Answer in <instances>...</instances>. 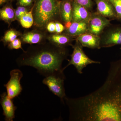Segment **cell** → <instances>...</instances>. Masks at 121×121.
Segmentation results:
<instances>
[{"mask_svg":"<svg viewBox=\"0 0 121 121\" xmlns=\"http://www.w3.org/2000/svg\"><path fill=\"white\" fill-rule=\"evenodd\" d=\"M69 120L121 121V59L111 63L107 77L99 88L76 98L65 97Z\"/></svg>","mask_w":121,"mask_h":121,"instance_id":"6da1fadb","label":"cell"},{"mask_svg":"<svg viewBox=\"0 0 121 121\" xmlns=\"http://www.w3.org/2000/svg\"><path fill=\"white\" fill-rule=\"evenodd\" d=\"M17 60L19 66H30L45 77L51 75L65 76L63 61L66 58L64 48L52 45H41L29 49Z\"/></svg>","mask_w":121,"mask_h":121,"instance_id":"7a4b0ae2","label":"cell"},{"mask_svg":"<svg viewBox=\"0 0 121 121\" xmlns=\"http://www.w3.org/2000/svg\"><path fill=\"white\" fill-rule=\"evenodd\" d=\"M60 2L58 0H35L33 7L34 22L43 27L60 14Z\"/></svg>","mask_w":121,"mask_h":121,"instance_id":"3957f363","label":"cell"},{"mask_svg":"<svg viewBox=\"0 0 121 121\" xmlns=\"http://www.w3.org/2000/svg\"><path fill=\"white\" fill-rule=\"evenodd\" d=\"M73 52L71 55V59L67 65L63 68L64 70L71 65L75 67L79 74L83 73V70L87 65L93 64H100L99 61L91 59L85 54L83 50V47L77 41L74 45L72 46Z\"/></svg>","mask_w":121,"mask_h":121,"instance_id":"277c9868","label":"cell"},{"mask_svg":"<svg viewBox=\"0 0 121 121\" xmlns=\"http://www.w3.org/2000/svg\"><path fill=\"white\" fill-rule=\"evenodd\" d=\"M11 78L4 86L6 88L8 96L13 99L19 95L22 91L20 81L23 77L22 72L18 69H14L10 72Z\"/></svg>","mask_w":121,"mask_h":121,"instance_id":"5b68a950","label":"cell"},{"mask_svg":"<svg viewBox=\"0 0 121 121\" xmlns=\"http://www.w3.org/2000/svg\"><path fill=\"white\" fill-rule=\"evenodd\" d=\"M65 79V76L51 75L45 77L43 83L48 87L52 93L63 101L66 97L64 84Z\"/></svg>","mask_w":121,"mask_h":121,"instance_id":"8992f818","label":"cell"},{"mask_svg":"<svg viewBox=\"0 0 121 121\" xmlns=\"http://www.w3.org/2000/svg\"><path fill=\"white\" fill-rule=\"evenodd\" d=\"M110 24V21L98 13H91L89 21L88 32L99 35L105 28Z\"/></svg>","mask_w":121,"mask_h":121,"instance_id":"52a82bcc","label":"cell"},{"mask_svg":"<svg viewBox=\"0 0 121 121\" xmlns=\"http://www.w3.org/2000/svg\"><path fill=\"white\" fill-rule=\"evenodd\" d=\"M0 103L3 110V115L6 121H13L15 118V110L17 107L13 104L12 99L9 98L7 93L1 95Z\"/></svg>","mask_w":121,"mask_h":121,"instance_id":"ba28073f","label":"cell"},{"mask_svg":"<svg viewBox=\"0 0 121 121\" xmlns=\"http://www.w3.org/2000/svg\"><path fill=\"white\" fill-rule=\"evenodd\" d=\"M121 44V27L110 30L101 39L100 47H109Z\"/></svg>","mask_w":121,"mask_h":121,"instance_id":"9c48e42d","label":"cell"},{"mask_svg":"<svg viewBox=\"0 0 121 121\" xmlns=\"http://www.w3.org/2000/svg\"><path fill=\"white\" fill-rule=\"evenodd\" d=\"M77 41H78L83 47L99 49L101 48V38L99 36L87 32L77 37Z\"/></svg>","mask_w":121,"mask_h":121,"instance_id":"30bf717a","label":"cell"},{"mask_svg":"<svg viewBox=\"0 0 121 121\" xmlns=\"http://www.w3.org/2000/svg\"><path fill=\"white\" fill-rule=\"evenodd\" d=\"M72 22H79L90 19L91 13L88 9L78 4L75 1H72Z\"/></svg>","mask_w":121,"mask_h":121,"instance_id":"8fae6325","label":"cell"},{"mask_svg":"<svg viewBox=\"0 0 121 121\" xmlns=\"http://www.w3.org/2000/svg\"><path fill=\"white\" fill-rule=\"evenodd\" d=\"M97 13L106 17H117L114 7L109 0H96Z\"/></svg>","mask_w":121,"mask_h":121,"instance_id":"7c38bea8","label":"cell"},{"mask_svg":"<svg viewBox=\"0 0 121 121\" xmlns=\"http://www.w3.org/2000/svg\"><path fill=\"white\" fill-rule=\"evenodd\" d=\"M89 20L79 22H72L67 29V34L70 36L77 37L88 32Z\"/></svg>","mask_w":121,"mask_h":121,"instance_id":"4fadbf2b","label":"cell"},{"mask_svg":"<svg viewBox=\"0 0 121 121\" xmlns=\"http://www.w3.org/2000/svg\"><path fill=\"white\" fill-rule=\"evenodd\" d=\"M60 14L63 21L66 24L72 21V1L64 0L60 2Z\"/></svg>","mask_w":121,"mask_h":121,"instance_id":"5bb4252c","label":"cell"},{"mask_svg":"<svg viewBox=\"0 0 121 121\" xmlns=\"http://www.w3.org/2000/svg\"><path fill=\"white\" fill-rule=\"evenodd\" d=\"M68 35L57 34L52 35L50 38V40L53 44L58 47L64 48L70 44L72 39Z\"/></svg>","mask_w":121,"mask_h":121,"instance_id":"9a60e30c","label":"cell"},{"mask_svg":"<svg viewBox=\"0 0 121 121\" xmlns=\"http://www.w3.org/2000/svg\"><path fill=\"white\" fill-rule=\"evenodd\" d=\"M0 17L1 19L9 25L16 20L15 11L9 6H5L1 9Z\"/></svg>","mask_w":121,"mask_h":121,"instance_id":"2e32d148","label":"cell"},{"mask_svg":"<svg viewBox=\"0 0 121 121\" xmlns=\"http://www.w3.org/2000/svg\"><path fill=\"white\" fill-rule=\"evenodd\" d=\"M43 37V35L41 33L30 32L24 34L22 37V39L24 43L33 44L39 43L41 41Z\"/></svg>","mask_w":121,"mask_h":121,"instance_id":"e0dca14e","label":"cell"},{"mask_svg":"<svg viewBox=\"0 0 121 121\" xmlns=\"http://www.w3.org/2000/svg\"><path fill=\"white\" fill-rule=\"evenodd\" d=\"M33 11V7L32 8L30 11L24 14L21 17L19 20L20 23L22 27L24 28H30L33 24L34 17Z\"/></svg>","mask_w":121,"mask_h":121,"instance_id":"ac0fdd59","label":"cell"},{"mask_svg":"<svg viewBox=\"0 0 121 121\" xmlns=\"http://www.w3.org/2000/svg\"><path fill=\"white\" fill-rule=\"evenodd\" d=\"M20 35V33L13 29H10L5 33L3 38V41L5 43L13 41Z\"/></svg>","mask_w":121,"mask_h":121,"instance_id":"d6986e66","label":"cell"},{"mask_svg":"<svg viewBox=\"0 0 121 121\" xmlns=\"http://www.w3.org/2000/svg\"><path fill=\"white\" fill-rule=\"evenodd\" d=\"M109 1L114 7L117 17L121 20V0H110Z\"/></svg>","mask_w":121,"mask_h":121,"instance_id":"ffe728a7","label":"cell"},{"mask_svg":"<svg viewBox=\"0 0 121 121\" xmlns=\"http://www.w3.org/2000/svg\"><path fill=\"white\" fill-rule=\"evenodd\" d=\"M8 48L11 50L13 49H22L21 41L19 39H16L13 41L9 43L8 45Z\"/></svg>","mask_w":121,"mask_h":121,"instance_id":"44dd1931","label":"cell"},{"mask_svg":"<svg viewBox=\"0 0 121 121\" xmlns=\"http://www.w3.org/2000/svg\"><path fill=\"white\" fill-rule=\"evenodd\" d=\"M75 2L86 8L88 9L92 8V4L91 0H73Z\"/></svg>","mask_w":121,"mask_h":121,"instance_id":"7402d4cb","label":"cell"},{"mask_svg":"<svg viewBox=\"0 0 121 121\" xmlns=\"http://www.w3.org/2000/svg\"><path fill=\"white\" fill-rule=\"evenodd\" d=\"M56 31L55 32L57 34H60L65 29V27L59 22L55 23Z\"/></svg>","mask_w":121,"mask_h":121,"instance_id":"603a6c76","label":"cell"},{"mask_svg":"<svg viewBox=\"0 0 121 121\" xmlns=\"http://www.w3.org/2000/svg\"><path fill=\"white\" fill-rule=\"evenodd\" d=\"M33 1V0H19V3L20 6L26 7L30 6Z\"/></svg>","mask_w":121,"mask_h":121,"instance_id":"cb8c5ba5","label":"cell"},{"mask_svg":"<svg viewBox=\"0 0 121 121\" xmlns=\"http://www.w3.org/2000/svg\"><path fill=\"white\" fill-rule=\"evenodd\" d=\"M47 29L49 32H55L56 31L55 23L52 21L49 22L47 25Z\"/></svg>","mask_w":121,"mask_h":121,"instance_id":"d4e9b609","label":"cell"},{"mask_svg":"<svg viewBox=\"0 0 121 121\" xmlns=\"http://www.w3.org/2000/svg\"><path fill=\"white\" fill-rule=\"evenodd\" d=\"M17 9L23 14V15L27 13L28 11L27 9L25 8V7H23V6H20L17 7Z\"/></svg>","mask_w":121,"mask_h":121,"instance_id":"484cf974","label":"cell"},{"mask_svg":"<svg viewBox=\"0 0 121 121\" xmlns=\"http://www.w3.org/2000/svg\"><path fill=\"white\" fill-rule=\"evenodd\" d=\"M15 13H16V19L20 20L21 17H22V16H23V14L19 10H17V9L15 10Z\"/></svg>","mask_w":121,"mask_h":121,"instance_id":"4316f807","label":"cell"},{"mask_svg":"<svg viewBox=\"0 0 121 121\" xmlns=\"http://www.w3.org/2000/svg\"><path fill=\"white\" fill-rule=\"evenodd\" d=\"M10 0H0V4L2 5Z\"/></svg>","mask_w":121,"mask_h":121,"instance_id":"83f0119b","label":"cell"},{"mask_svg":"<svg viewBox=\"0 0 121 121\" xmlns=\"http://www.w3.org/2000/svg\"></svg>","mask_w":121,"mask_h":121,"instance_id":"f1b7e54d","label":"cell"}]
</instances>
